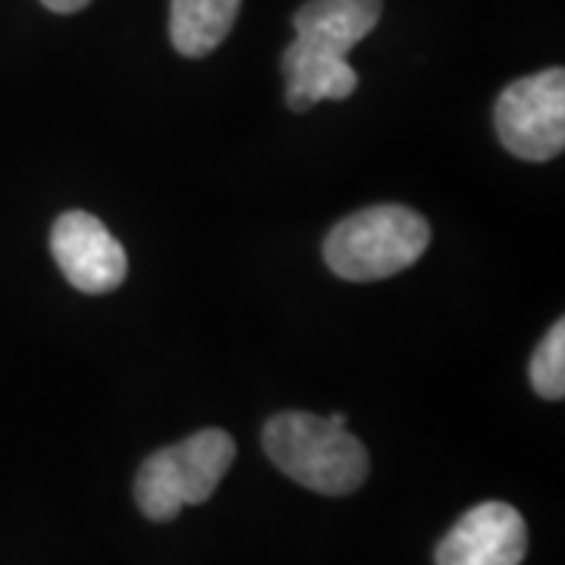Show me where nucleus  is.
<instances>
[{
    "label": "nucleus",
    "mask_w": 565,
    "mask_h": 565,
    "mask_svg": "<svg viewBox=\"0 0 565 565\" xmlns=\"http://www.w3.org/2000/svg\"><path fill=\"white\" fill-rule=\"evenodd\" d=\"M430 245V223L405 204H374L345 217L327 233V267L352 282L386 280L422 258Z\"/></svg>",
    "instance_id": "2"
},
{
    "label": "nucleus",
    "mask_w": 565,
    "mask_h": 565,
    "mask_svg": "<svg viewBox=\"0 0 565 565\" xmlns=\"http://www.w3.org/2000/svg\"><path fill=\"white\" fill-rule=\"evenodd\" d=\"M267 459L286 478L323 497H349L367 481L371 456L345 427L308 412H280L264 424Z\"/></svg>",
    "instance_id": "1"
},
{
    "label": "nucleus",
    "mask_w": 565,
    "mask_h": 565,
    "mask_svg": "<svg viewBox=\"0 0 565 565\" xmlns=\"http://www.w3.org/2000/svg\"><path fill=\"white\" fill-rule=\"evenodd\" d=\"M47 10H54V13H79V10H85L92 0H41Z\"/></svg>",
    "instance_id": "11"
},
{
    "label": "nucleus",
    "mask_w": 565,
    "mask_h": 565,
    "mask_svg": "<svg viewBox=\"0 0 565 565\" xmlns=\"http://www.w3.org/2000/svg\"><path fill=\"white\" fill-rule=\"evenodd\" d=\"M497 136L522 161H553L565 148V73L559 66L515 79L493 110Z\"/></svg>",
    "instance_id": "4"
},
{
    "label": "nucleus",
    "mask_w": 565,
    "mask_h": 565,
    "mask_svg": "<svg viewBox=\"0 0 565 565\" xmlns=\"http://www.w3.org/2000/svg\"><path fill=\"white\" fill-rule=\"evenodd\" d=\"M243 0H173L170 41L182 57H204L221 44L239 17Z\"/></svg>",
    "instance_id": "9"
},
{
    "label": "nucleus",
    "mask_w": 565,
    "mask_h": 565,
    "mask_svg": "<svg viewBox=\"0 0 565 565\" xmlns=\"http://www.w3.org/2000/svg\"><path fill=\"white\" fill-rule=\"evenodd\" d=\"M280 66L286 76V104L296 114L311 110L318 102H343L359 88L352 63L302 39L282 51Z\"/></svg>",
    "instance_id": "7"
},
{
    "label": "nucleus",
    "mask_w": 565,
    "mask_h": 565,
    "mask_svg": "<svg viewBox=\"0 0 565 565\" xmlns=\"http://www.w3.org/2000/svg\"><path fill=\"white\" fill-rule=\"evenodd\" d=\"M527 525L519 509L500 500L471 505L434 550V565H522Z\"/></svg>",
    "instance_id": "6"
},
{
    "label": "nucleus",
    "mask_w": 565,
    "mask_h": 565,
    "mask_svg": "<svg viewBox=\"0 0 565 565\" xmlns=\"http://www.w3.org/2000/svg\"><path fill=\"white\" fill-rule=\"evenodd\" d=\"M531 386L544 399H563L565 396V321L550 327L541 345L531 359Z\"/></svg>",
    "instance_id": "10"
},
{
    "label": "nucleus",
    "mask_w": 565,
    "mask_h": 565,
    "mask_svg": "<svg viewBox=\"0 0 565 565\" xmlns=\"http://www.w3.org/2000/svg\"><path fill=\"white\" fill-rule=\"evenodd\" d=\"M51 252L70 286L88 296L117 289L129 274L126 248L95 214L66 211L51 230Z\"/></svg>",
    "instance_id": "5"
},
{
    "label": "nucleus",
    "mask_w": 565,
    "mask_h": 565,
    "mask_svg": "<svg viewBox=\"0 0 565 565\" xmlns=\"http://www.w3.org/2000/svg\"><path fill=\"white\" fill-rule=\"evenodd\" d=\"M381 13V0H308L296 10L292 25L296 39L345 57L359 41L377 29Z\"/></svg>",
    "instance_id": "8"
},
{
    "label": "nucleus",
    "mask_w": 565,
    "mask_h": 565,
    "mask_svg": "<svg viewBox=\"0 0 565 565\" xmlns=\"http://www.w3.org/2000/svg\"><path fill=\"white\" fill-rule=\"evenodd\" d=\"M236 444L221 427H204L182 444L163 446L141 462L136 505L148 522H173L185 505H202L226 478Z\"/></svg>",
    "instance_id": "3"
}]
</instances>
